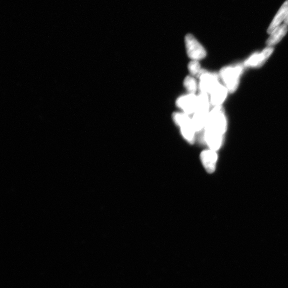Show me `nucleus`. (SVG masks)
I'll return each mask as SVG.
<instances>
[{
    "mask_svg": "<svg viewBox=\"0 0 288 288\" xmlns=\"http://www.w3.org/2000/svg\"><path fill=\"white\" fill-rule=\"evenodd\" d=\"M216 151L212 149L203 150L201 154V160L203 165L208 173L214 172L218 159Z\"/></svg>",
    "mask_w": 288,
    "mask_h": 288,
    "instance_id": "nucleus-8",
    "label": "nucleus"
},
{
    "mask_svg": "<svg viewBox=\"0 0 288 288\" xmlns=\"http://www.w3.org/2000/svg\"><path fill=\"white\" fill-rule=\"evenodd\" d=\"M188 69L193 76H198L202 70L199 61L197 60H192L188 65Z\"/></svg>",
    "mask_w": 288,
    "mask_h": 288,
    "instance_id": "nucleus-13",
    "label": "nucleus"
},
{
    "mask_svg": "<svg viewBox=\"0 0 288 288\" xmlns=\"http://www.w3.org/2000/svg\"><path fill=\"white\" fill-rule=\"evenodd\" d=\"M284 24H286L288 26V15L284 21Z\"/></svg>",
    "mask_w": 288,
    "mask_h": 288,
    "instance_id": "nucleus-14",
    "label": "nucleus"
},
{
    "mask_svg": "<svg viewBox=\"0 0 288 288\" xmlns=\"http://www.w3.org/2000/svg\"><path fill=\"white\" fill-rule=\"evenodd\" d=\"M288 31V25L285 24L280 25L270 34V37L266 41L267 45L270 47L278 44L286 35Z\"/></svg>",
    "mask_w": 288,
    "mask_h": 288,
    "instance_id": "nucleus-11",
    "label": "nucleus"
},
{
    "mask_svg": "<svg viewBox=\"0 0 288 288\" xmlns=\"http://www.w3.org/2000/svg\"><path fill=\"white\" fill-rule=\"evenodd\" d=\"M288 13V0L281 5L275 17H274L272 22L267 30V33L271 34L278 27L281 25L283 21H285Z\"/></svg>",
    "mask_w": 288,
    "mask_h": 288,
    "instance_id": "nucleus-9",
    "label": "nucleus"
},
{
    "mask_svg": "<svg viewBox=\"0 0 288 288\" xmlns=\"http://www.w3.org/2000/svg\"><path fill=\"white\" fill-rule=\"evenodd\" d=\"M242 70L243 66L237 65L225 67L221 71V76L230 92H233L236 90L240 75L242 73Z\"/></svg>",
    "mask_w": 288,
    "mask_h": 288,
    "instance_id": "nucleus-3",
    "label": "nucleus"
},
{
    "mask_svg": "<svg viewBox=\"0 0 288 288\" xmlns=\"http://www.w3.org/2000/svg\"><path fill=\"white\" fill-rule=\"evenodd\" d=\"M185 43L188 55L192 60L199 61L206 56L207 52L204 47L192 34L185 37Z\"/></svg>",
    "mask_w": 288,
    "mask_h": 288,
    "instance_id": "nucleus-4",
    "label": "nucleus"
},
{
    "mask_svg": "<svg viewBox=\"0 0 288 288\" xmlns=\"http://www.w3.org/2000/svg\"><path fill=\"white\" fill-rule=\"evenodd\" d=\"M190 116L183 112H176L173 114V119L175 124L180 127L184 139L193 144L196 132Z\"/></svg>",
    "mask_w": 288,
    "mask_h": 288,
    "instance_id": "nucleus-2",
    "label": "nucleus"
},
{
    "mask_svg": "<svg viewBox=\"0 0 288 288\" xmlns=\"http://www.w3.org/2000/svg\"><path fill=\"white\" fill-rule=\"evenodd\" d=\"M228 89L219 84L212 91L210 95V101L212 105L221 106L227 96Z\"/></svg>",
    "mask_w": 288,
    "mask_h": 288,
    "instance_id": "nucleus-10",
    "label": "nucleus"
},
{
    "mask_svg": "<svg viewBox=\"0 0 288 288\" xmlns=\"http://www.w3.org/2000/svg\"><path fill=\"white\" fill-rule=\"evenodd\" d=\"M197 77L199 79L198 89L201 93L210 95L219 84L218 76L217 74L202 70Z\"/></svg>",
    "mask_w": 288,
    "mask_h": 288,
    "instance_id": "nucleus-5",
    "label": "nucleus"
},
{
    "mask_svg": "<svg viewBox=\"0 0 288 288\" xmlns=\"http://www.w3.org/2000/svg\"><path fill=\"white\" fill-rule=\"evenodd\" d=\"M176 106L182 112L188 115H193L197 108V95L189 93L180 96L176 100Z\"/></svg>",
    "mask_w": 288,
    "mask_h": 288,
    "instance_id": "nucleus-6",
    "label": "nucleus"
},
{
    "mask_svg": "<svg viewBox=\"0 0 288 288\" xmlns=\"http://www.w3.org/2000/svg\"><path fill=\"white\" fill-rule=\"evenodd\" d=\"M226 125L222 106H216L209 113L204 133L223 137L226 130Z\"/></svg>",
    "mask_w": 288,
    "mask_h": 288,
    "instance_id": "nucleus-1",
    "label": "nucleus"
},
{
    "mask_svg": "<svg viewBox=\"0 0 288 288\" xmlns=\"http://www.w3.org/2000/svg\"><path fill=\"white\" fill-rule=\"evenodd\" d=\"M273 51V48L269 47L260 53L253 54L245 61L244 65L246 67H260L264 64Z\"/></svg>",
    "mask_w": 288,
    "mask_h": 288,
    "instance_id": "nucleus-7",
    "label": "nucleus"
},
{
    "mask_svg": "<svg viewBox=\"0 0 288 288\" xmlns=\"http://www.w3.org/2000/svg\"><path fill=\"white\" fill-rule=\"evenodd\" d=\"M184 86L189 93L195 94L198 88V84L194 78L188 76L184 79Z\"/></svg>",
    "mask_w": 288,
    "mask_h": 288,
    "instance_id": "nucleus-12",
    "label": "nucleus"
}]
</instances>
